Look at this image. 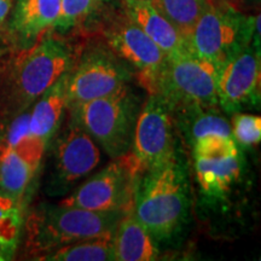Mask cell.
<instances>
[{"label": "cell", "mask_w": 261, "mask_h": 261, "mask_svg": "<svg viewBox=\"0 0 261 261\" xmlns=\"http://www.w3.org/2000/svg\"><path fill=\"white\" fill-rule=\"evenodd\" d=\"M123 212H96L68 205L45 204L31 215L29 248L46 254L91 238L114 236Z\"/></svg>", "instance_id": "cell-3"}, {"label": "cell", "mask_w": 261, "mask_h": 261, "mask_svg": "<svg viewBox=\"0 0 261 261\" xmlns=\"http://www.w3.org/2000/svg\"><path fill=\"white\" fill-rule=\"evenodd\" d=\"M106 0H61L54 31L67 33L79 28L102 9Z\"/></svg>", "instance_id": "cell-22"}, {"label": "cell", "mask_w": 261, "mask_h": 261, "mask_svg": "<svg viewBox=\"0 0 261 261\" xmlns=\"http://www.w3.org/2000/svg\"><path fill=\"white\" fill-rule=\"evenodd\" d=\"M191 116L190 137L194 142L205 136L233 137L231 125L227 122V120L214 110L196 113Z\"/></svg>", "instance_id": "cell-23"}, {"label": "cell", "mask_w": 261, "mask_h": 261, "mask_svg": "<svg viewBox=\"0 0 261 261\" xmlns=\"http://www.w3.org/2000/svg\"><path fill=\"white\" fill-rule=\"evenodd\" d=\"M77 54L69 42L56 34L42 35L15 62L12 91L22 108L34 102L73 67Z\"/></svg>", "instance_id": "cell-6"}, {"label": "cell", "mask_w": 261, "mask_h": 261, "mask_svg": "<svg viewBox=\"0 0 261 261\" xmlns=\"http://www.w3.org/2000/svg\"><path fill=\"white\" fill-rule=\"evenodd\" d=\"M128 17L163 51L166 57L187 51L185 39L150 0H120Z\"/></svg>", "instance_id": "cell-13"}, {"label": "cell", "mask_w": 261, "mask_h": 261, "mask_svg": "<svg viewBox=\"0 0 261 261\" xmlns=\"http://www.w3.org/2000/svg\"><path fill=\"white\" fill-rule=\"evenodd\" d=\"M107 45L86 48L68 71L67 107L109 96L128 86L130 71Z\"/></svg>", "instance_id": "cell-8"}, {"label": "cell", "mask_w": 261, "mask_h": 261, "mask_svg": "<svg viewBox=\"0 0 261 261\" xmlns=\"http://www.w3.org/2000/svg\"><path fill=\"white\" fill-rule=\"evenodd\" d=\"M61 0H17L11 21L19 40L35 42L54 29L60 14Z\"/></svg>", "instance_id": "cell-15"}, {"label": "cell", "mask_w": 261, "mask_h": 261, "mask_svg": "<svg viewBox=\"0 0 261 261\" xmlns=\"http://www.w3.org/2000/svg\"><path fill=\"white\" fill-rule=\"evenodd\" d=\"M67 81L65 73L35 99L37 103L29 112V128L46 144L60 127L67 107Z\"/></svg>", "instance_id": "cell-16"}, {"label": "cell", "mask_w": 261, "mask_h": 261, "mask_svg": "<svg viewBox=\"0 0 261 261\" xmlns=\"http://www.w3.org/2000/svg\"><path fill=\"white\" fill-rule=\"evenodd\" d=\"M69 109L110 158L117 159L130 151L140 107L129 86Z\"/></svg>", "instance_id": "cell-5"}, {"label": "cell", "mask_w": 261, "mask_h": 261, "mask_svg": "<svg viewBox=\"0 0 261 261\" xmlns=\"http://www.w3.org/2000/svg\"><path fill=\"white\" fill-rule=\"evenodd\" d=\"M252 35L260 37V15L247 19L232 5L210 0L185 45L189 54L220 67L246 47Z\"/></svg>", "instance_id": "cell-4"}, {"label": "cell", "mask_w": 261, "mask_h": 261, "mask_svg": "<svg viewBox=\"0 0 261 261\" xmlns=\"http://www.w3.org/2000/svg\"><path fill=\"white\" fill-rule=\"evenodd\" d=\"M114 236L91 238L61 247L42 256L54 261H110L116 260Z\"/></svg>", "instance_id": "cell-19"}, {"label": "cell", "mask_w": 261, "mask_h": 261, "mask_svg": "<svg viewBox=\"0 0 261 261\" xmlns=\"http://www.w3.org/2000/svg\"><path fill=\"white\" fill-rule=\"evenodd\" d=\"M138 179L129 151L114 159L61 204L96 212H125L135 207Z\"/></svg>", "instance_id": "cell-9"}, {"label": "cell", "mask_w": 261, "mask_h": 261, "mask_svg": "<svg viewBox=\"0 0 261 261\" xmlns=\"http://www.w3.org/2000/svg\"><path fill=\"white\" fill-rule=\"evenodd\" d=\"M225 3H227V4H230V5H232L233 8H234V5H237V4H240L241 2H242V0H224Z\"/></svg>", "instance_id": "cell-27"}, {"label": "cell", "mask_w": 261, "mask_h": 261, "mask_svg": "<svg viewBox=\"0 0 261 261\" xmlns=\"http://www.w3.org/2000/svg\"><path fill=\"white\" fill-rule=\"evenodd\" d=\"M195 169L198 184L205 194L223 195L240 177V154L223 159H195Z\"/></svg>", "instance_id": "cell-17"}, {"label": "cell", "mask_w": 261, "mask_h": 261, "mask_svg": "<svg viewBox=\"0 0 261 261\" xmlns=\"http://www.w3.org/2000/svg\"><path fill=\"white\" fill-rule=\"evenodd\" d=\"M113 241L119 261H152L159 257L155 238L136 217L135 207L122 213Z\"/></svg>", "instance_id": "cell-14"}, {"label": "cell", "mask_w": 261, "mask_h": 261, "mask_svg": "<svg viewBox=\"0 0 261 261\" xmlns=\"http://www.w3.org/2000/svg\"><path fill=\"white\" fill-rule=\"evenodd\" d=\"M22 198L0 190V261L11 260L21 237Z\"/></svg>", "instance_id": "cell-18"}, {"label": "cell", "mask_w": 261, "mask_h": 261, "mask_svg": "<svg viewBox=\"0 0 261 261\" xmlns=\"http://www.w3.org/2000/svg\"><path fill=\"white\" fill-rule=\"evenodd\" d=\"M219 65L188 51L165 58L156 80V94L171 112L192 114L215 110Z\"/></svg>", "instance_id": "cell-2"}, {"label": "cell", "mask_w": 261, "mask_h": 261, "mask_svg": "<svg viewBox=\"0 0 261 261\" xmlns=\"http://www.w3.org/2000/svg\"><path fill=\"white\" fill-rule=\"evenodd\" d=\"M232 136L243 145H254L261 139V117L250 114H234L232 117Z\"/></svg>", "instance_id": "cell-25"}, {"label": "cell", "mask_w": 261, "mask_h": 261, "mask_svg": "<svg viewBox=\"0 0 261 261\" xmlns=\"http://www.w3.org/2000/svg\"><path fill=\"white\" fill-rule=\"evenodd\" d=\"M12 0H0V28L4 24L8 16L11 11Z\"/></svg>", "instance_id": "cell-26"}, {"label": "cell", "mask_w": 261, "mask_h": 261, "mask_svg": "<svg viewBox=\"0 0 261 261\" xmlns=\"http://www.w3.org/2000/svg\"><path fill=\"white\" fill-rule=\"evenodd\" d=\"M99 32L107 46L132 67L139 84L150 94L154 93L156 80L166 58L161 48L128 17L122 8L107 12L100 19Z\"/></svg>", "instance_id": "cell-7"}, {"label": "cell", "mask_w": 261, "mask_h": 261, "mask_svg": "<svg viewBox=\"0 0 261 261\" xmlns=\"http://www.w3.org/2000/svg\"><path fill=\"white\" fill-rule=\"evenodd\" d=\"M100 152L84 127L74 117L67 132L58 142L56 151V180L67 187L84 178L99 165Z\"/></svg>", "instance_id": "cell-12"}, {"label": "cell", "mask_w": 261, "mask_h": 261, "mask_svg": "<svg viewBox=\"0 0 261 261\" xmlns=\"http://www.w3.org/2000/svg\"><path fill=\"white\" fill-rule=\"evenodd\" d=\"M171 24L188 38L210 0H150Z\"/></svg>", "instance_id": "cell-21"}, {"label": "cell", "mask_w": 261, "mask_h": 261, "mask_svg": "<svg viewBox=\"0 0 261 261\" xmlns=\"http://www.w3.org/2000/svg\"><path fill=\"white\" fill-rule=\"evenodd\" d=\"M188 208V181L177 156L139 177L135 213L155 240H167L177 232Z\"/></svg>", "instance_id": "cell-1"}, {"label": "cell", "mask_w": 261, "mask_h": 261, "mask_svg": "<svg viewBox=\"0 0 261 261\" xmlns=\"http://www.w3.org/2000/svg\"><path fill=\"white\" fill-rule=\"evenodd\" d=\"M171 110L156 94L140 107L133 135L132 155L139 177L175 158Z\"/></svg>", "instance_id": "cell-10"}, {"label": "cell", "mask_w": 261, "mask_h": 261, "mask_svg": "<svg viewBox=\"0 0 261 261\" xmlns=\"http://www.w3.org/2000/svg\"><path fill=\"white\" fill-rule=\"evenodd\" d=\"M195 159H223L238 155L233 137L205 136L194 142Z\"/></svg>", "instance_id": "cell-24"}, {"label": "cell", "mask_w": 261, "mask_h": 261, "mask_svg": "<svg viewBox=\"0 0 261 261\" xmlns=\"http://www.w3.org/2000/svg\"><path fill=\"white\" fill-rule=\"evenodd\" d=\"M259 50L246 46L223 63L218 71V102L234 112L255 99L260 87Z\"/></svg>", "instance_id": "cell-11"}, {"label": "cell", "mask_w": 261, "mask_h": 261, "mask_svg": "<svg viewBox=\"0 0 261 261\" xmlns=\"http://www.w3.org/2000/svg\"><path fill=\"white\" fill-rule=\"evenodd\" d=\"M35 172L17 152L0 145V190L22 198Z\"/></svg>", "instance_id": "cell-20"}]
</instances>
